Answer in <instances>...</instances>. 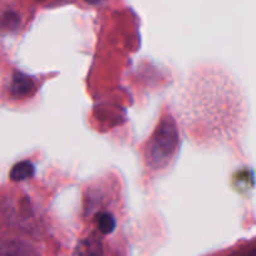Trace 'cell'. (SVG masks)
<instances>
[{"label":"cell","instance_id":"6da1fadb","mask_svg":"<svg viewBox=\"0 0 256 256\" xmlns=\"http://www.w3.org/2000/svg\"><path fill=\"white\" fill-rule=\"evenodd\" d=\"M178 128L171 116L161 118L146 148V158L150 167L161 170L174 158L178 148Z\"/></svg>","mask_w":256,"mask_h":256},{"label":"cell","instance_id":"7a4b0ae2","mask_svg":"<svg viewBox=\"0 0 256 256\" xmlns=\"http://www.w3.org/2000/svg\"><path fill=\"white\" fill-rule=\"evenodd\" d=\"M0 256H38L30 244L19 238L0 240Z\"/></svg>","mask_w":256,"mask_h":256},{"label":"cell","instance_id":"3957f363","mask_svg":"<svg viewBox=\"0 0 256 256\" xmlns=\"http://www.w3.org/2000/svg\"><path fill=\"white\" fill-rule=\"evenodd\" d=\"M36 90V84L30 77L20 72H16L10 84V92L16 98H26L32 96Z\"/></svg>","mask_w":256,"mask_h":256},{"label":"cell","instance_id":"277c9868","mask_svg":"<svg viewBox=\"0 0 256 256\" xmlns=\"http://www.w3.org/2000/svg\"><path fill=\"white\" fill-rule=\"evenodd\" d=\"M77 251L80 256H100L102 254V244L97 238L90 236L78 244Z\"/></svg>","mask_w":256,"mask_h":256},{"label":"cell","instance_id":"5b68a950","mask_svg":"<svg viewBox=\"0 0 256 256\" xmlns=\"http://www.w3.org/2000/svg\"><path fill=\"white\" fill-rule=\"evenodd\" d=\"M34 164L29 161H22L19 164H14V167L10 171V178L13 181H26V180L32 178L34 176Z\"/></svg>","mask_w":256,"mask_h":256},{"label":"cell","instance_id":"8992f818","mask_svg":"<svg viewBox=\"0 0 256 256\" xmlns=\"http://www.w3.org/2000/svg\"><path fill=\"white\" fill-rule=\"evenodd\" d=\"M20 26V18L16 12H6L0 16V29L8 32H14Z\"/></svg>","mask_w":256,"mask_h":256},{"label":"cell","instance_id":"52a82bcc","mask_svg":"<svg viewBox=\"0 0 256 256\" xmlns=\"http://www.w3.org/2000/svg\"><path fill=\"white\" fill-rule=\"evenodd\" d=\"M116 225H117V222H116V218L112 214L104 212L102 215H100V218H98V228H100V231L102 234L108 235V234L113 232L116 228Z\"/></svg>","mask_w":256,"mask_h":256},{"label":"cell","instance_id":"ba28073f","mask_svg":"<svg viewBox=\"0 0 256 256\" xmlns=\"http://www.w3.org/2000/svg\"><path fill=\"white\" fill-rule=\"evenodd\" d=\"M232 256H256V248H248V250L238 251V252L234 254Z\"/></svg>","mask_w":256,"mask_h":256},{"label":"cell","instance_id":"9c48e42d","mask_svg":"<svg viewBox=\"0 0 256 256\" xmlns=\"http://www.w3.org/2000/svg\"><path fill=\"white\" fill-rule=\"evenodd\" d=\"M83 2H86L88 4H92V6H96V4H100L104 0H83Z\"/></svg>","mask_w":256,"mask_h":256},{"label":"cell","instance_id":"30bf717a","mask_svg":"<svg viewBox=\"0 0 256 256\" xmlns=\"http://www.w3.org/2000/svg\"><path fill=\"white\" fill-rule=\"evenodd\" d=\"M38 2H40V3H44V2H48V0H38Z\"/></svg>","mask_w":256,"mask_h":256}]
</instances>
